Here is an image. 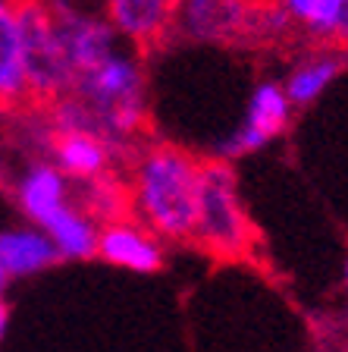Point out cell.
I'll return each instance as SVG.
<instances>
[{"instance_id":"6da1fadb","label":"cell","mask_w":348,"mask_h":352,"mask_svg":"<svg viewBox=\"0 0 348 352\" xmlns=\"http://www.w3.org/2000/svg\"><path fill=\"white\" fill-rule=\"evenodd\" d=\"M198 167L176 145H154L132 170V211L157 239H192L198 223Z\"/></svg>"},{"instance_id":"7a4b0ae2","label":"cell","mask_w":348,"mask_h":352,"mask_svg":"<svg viewBox=\"0 0 348 352\" xmlns=\"http://www.w3.org/2000/svg\"><path fill=\"white\" fill-rule=\"evenodd\" d=\"M25 217L54 242L60 258H95L97 233L95 220L69 205V179L51 161H35L16 186Z\"/></svg>"},{"instance_id":"3957f363","label":"cell","mask_w":348,"mask_h":352,"mask_svg":"<svg viewBox=\"0 0 348 352\" xmlns=\"http://www.w3.org/2000/svg\"><path fill=\"white\" fill-rule=\"evenodd\" d=\"M73 98H79L97 117L107 142L119 151L145 126V76L141 63L132 54L116 47L107 60L73 79Z\"/></svg>"},{"instance_id":"277c9868","label":"cell","mask_w":348,"mask_h":352,"mask_svg":"<svg viewBox=\"0 0 348 352\" xmlns=\"http://www.w3.org/2000/svg\"><path fill=\"white\" fill-rule=\"evenodd\" d=\"M192 239L217 258H239L251 245V223L242 211L232 164L211 157L198 167V223Z\"/></svg>"},{"instance_id":"5b68a950","label":"cell","mask_w":348,"mask_h":352,"mask_svg":"<svg viewBox=\"0 0 348 352\" xmlns=\"http://www.w3.org/2000/svg\"><path fill=\"white\" fill-rule=\"evenodd\" d=\"M22 35V63H25V88L38 101H60L73 91V73L63 57L51 10L38 3H16Z\"/></svg>"},{"instance_id":"8992f818","label":"cell","mask_w":348,"mask_h":352,"mask_svg":"<svg viewBox=\"0 0 348 352\" xmlns=\"http://www.w3.org/2000/svg\"><path fill=\"white\" fill-rule=\"evenodd\" d=\"M47 10H51L54 29H57L60 47H63V57L69 63L73 79L88 73V69H95L101 60H107L116 51V38L119 35L113 32V25L107 19L79 13L69 3H54Z\"/></svg>"},{"instance_id":"52a82bcc","label":"cell","mask_w":348,"mask_h":352,"mask_svg":"<svg viewBox=\"0 0 348 352\" xmlns=\"http://www.w3.org/2000/svg\"><path fill=\"white\" fill-rule=\"evenodd\" d=\"M97 255L107 264L135 274H154L163 267V245L157 236H151L135 223H123V220L107 223L97 233Z\"/></svg>"},{"instance_id":"ba28073f","label":"cell","mask_w":348,"mask_h":352,"mask_svg":"<svg viewBox=\"0 0 348 352\" xmlns=\"http://www.w3.org/2000/svg\"><path fill=\"white\" fill-rule=\"evenodd\" d=\"M116 148L110 142L88 135V132H63L54 139V167L66 179H79V183H97L107 179L110 161H113Z\"/></svg>"},{"instance_id":"9c48e42d","label":"cell","mask_w":348,"mask_h":352,"mask_svg":"<svg viewBox=\"0 0 348 352\" xmlns=\"http://www.w3.org/2000/svg\"><path fill=\"white\" fill-rule=\"evenodd\" d=\"M54 242L35 227H13L0 233V264L7 277H32L57 264Z\"/></svg>"},{"instance_id":"30bf717a","label":"cell","mask_w":348,"mask_h":352,"mask_svg":"<svg viewBox=\"0 0 348 352\" xmlns=\"http://www.w3.org/2000/svg\"><path fill=\"white\" fill-rule=\"evenodd\" d=\"M176 19L173 0H110L107 22L116 35L132 41H151Z\"/></svg>"},{"instance_id":"8fae6325","label":"cell","mask_w":348,"mask_h":352,"mask_svg":"<svg viewBox=\"0 0 348 352\" xmlns=\"http://www.w3.org/2000/svg\"><path fill=\"white\" fill-rule=\"evenodd\" d=\"M283 10L289 25L305 29L317 41L348 44V0H289Z\"/></svg>"},{"instance_id":"7c38bea8","label":"cell","mask_w":348,"mask_h":352,"mask_svg":"<svg viewBox=\"0 0 348 352\" xmlns=\"http://www.w3.org/2000/svg\"><path fill=\"white\" fill-rule=\"evenodd\" d=\"M29 95L25 63H22V35L16 19V3L0 0V104H16Z\"/></svg>"},{"instance_id":"4fadbf2b","label":"cell","mask_w":348,"mask_h":352,"mask_svg":"<svg viewBox=\"0 0 348 352\" xmlns=\"http://www.w3.org/2000/svg\"><path fill=\"white\" fill-rule=\"evenodd\" d=\"M342 66H345V60H342L339 54H314V57L298 60L283 82L286 101H289L292 107L314 104L336 82V76L342 73Z\"/></svg>"},{"instance_id":"5bb4252c","label":"cell","mask_w":348,"mask_h":352,"mask_svg":"<svg viewBox=\"0 0 348 352\" xmlns=\"http://www.w3.org/2000/svg\"><path fill=\"white\" fill-rule=\"evenodd\" d=\"M289 120H292V104L286 101L283 85L273 82V79L257 82L254 91H251V98H248L242 126L251 129V132H257V135L270 145V139H276L279 132H286Z\"/></svg>"},{"instance_id":"9a60e30c","label":"cell","mask_w":348,"mask_h":352,"mask_svg":"<svg viewBox=\"0 0 348 352\" xmlns=\"http://www.w3.org/2000/svg\"><path fill=\"white\" fill-rule=\"evenodd\" d=\"M251 7L245 3H211V0H195V3H176V16L182 29L195 38H226L239 29Z\"/></svg>"},{"instance_id":"2e32d148","label":"cell","mask_w":348,"mask_h":352,"mask_svg":"<svg viewBox=\"0 0 348 352\" xmlns=\"http://www.w3.org/2000/svg\"><path fill=\"white\" fill-rule=\"evenodd\" d=\"M88 205H91L95 217H104V220H110V223H116L119 211L126 208V195H119V192H116L110 183L97 179V183H91V195H88Z\"/></svg>"},{"instance_id":"e0dca14e","label":"cell","mask_w":348,"mask_h":352,"mask_svg":"<svg viewBox=\"0 0 348 352\" xmlns=\"http://www.w3.org/2000/svg\"><path fill=\"white\" fill-rule=\"evenodd\" d=\"M7 321H10V308L0 302V340H3V333H7Z\"/></svg>"},{"instance_id":"ac0fdd59","label":"cell","mask_w":348,"mask_h":352,"mask_svg":"<svg viewBox=\"0 0 348 352\" xmlns=\"http://www.w3.org/2000/svg\"><path fill=\"white\" fill-rule=\"evenodd\" d=\"M7 283H10V277H7V271H3V264H0V296H3V289H7Z\"/></svg>"},{"instance_id":"d6986e66","label":"cell","mask_w":348,"mask_h":352,"mask_svg":"<svg viewBox=\"0 0 348 352\" xmlns=\"http://www.w3.org/2000/svg\"><path fill=\"white\" fill-rule=\"evenodd\" d=\"M345 286H348V261H345Z\"/></svg>"},{"instance_id":"ffe728a7","label":"cell","mask_w":348,"mask_h":352,"mask_svg":"<svg viewBox=\"0 0 348 352\" xmlns=\"http://www.w3.org/2000/svg\"><path fill=\"white\" fill-rule=\"evenodd\" d=\"M345 318H348V315H345Z\"/></svg>"}]
</instances>
